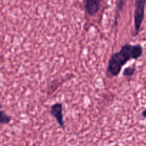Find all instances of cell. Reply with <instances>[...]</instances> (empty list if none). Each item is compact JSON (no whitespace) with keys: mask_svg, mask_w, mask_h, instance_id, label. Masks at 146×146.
Here are the masks:
<instances>
[{"mask_svg":"<svg viewBox=\"0 0 146 146\" xmlns=\"http://www.w3.org/2000/svg\"><path fill=\"white\" fill-rule=\"evenodd\" d=\"M143 48L141 45L126 44L121 48V51L112 55L108 64V70L112 76H117L121 71L123 66L130 59L138 58L142 55Z\"/></svg>","mask_w":146,"mask_h":146,"instance_id":"cell-1","label":"cell"},{"mask_svg":"<svg viewBox=\"0 0 146 146\" xmlns=\"http://www.w3.org/2000/svg\"><path fill=\"white\" fill-rule=\"evenodd\" d=\"M146 0H135V14H134V24L136 31L140 29L144 19Z\"/></svg>","mask_w":146,"mask_h":146,"instance_id":"cell-2","label":"cell"},{"mask_svg":"<svg viewBox=\"0 0 146 146\" xmlns=\"http://www.w3.org/2000/svg\"><path fill=\"white\" fill-rule=\"evenodd\" d=\"M101 0H86V11L88 15L94 16L100 9Z\"/></svg>","mask_w":146,"mask_h":146,"instance_id":"cell-3","label":"cell"},{"mask_svg":"<svg viewBox=\"0 0 146 146\" xmlns=\"http://www.w3.org/2000/svg\"><path fill=\"white\" fill-rule=\"evenodd\" d=\"M51 113L56 120L60 126L62 128H64V123L63 121V115H62V106L61 104H56L51 106Z\"/></svg>","mask_w":146,"mask_h":146,"instance_id":"cell-4","label":"cell"},{"mask_svg":"<svg viewBox=\"0 0 146 146\" xmlns=\"http://www.w3.org/2000/svg\"><path fill=\"white\" fill-rule=\"evenodd\" d=\"M11 121V118L7 114L4 113V112H1V124H7Z\"/></svg>","mask_w":146,"mask_h":146,"instance_id":"cell-5","label":"cell"},{"mask_svg":"<svg viewBox=\"0 0 146 146\" xmlns=\"http://www.w3.org/2000/svg\"><path fill=\"white\" fill-rule=\"evenodd\" d=\"M135 68L133 67H128L125 68L123 71V76H131L133 75L134 72H135Z\"/></svg>","mask_w":146,"mask_h":146,"instance_id":"cell-6","label":"cell"},{"mask_svg":"<svg viewBox=\"0 0 146 146\" xmlns=\"http://www.w3.org/2000/svg\"><path fill=\"white\" fill-rule=\"evenodd\" d=\"M143 115L145 118H146V109L143 111Z\"/></svg>","mask_w":146,"mask_h":146,"instance_id":"cell-7","label":"cell"}]
</instances>
